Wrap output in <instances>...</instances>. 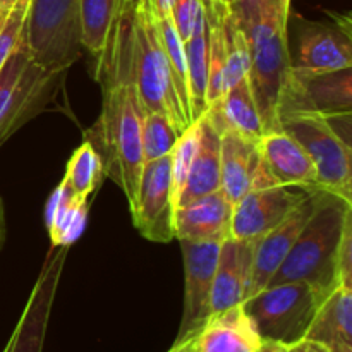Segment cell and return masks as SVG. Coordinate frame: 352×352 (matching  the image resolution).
Wrapping results in <instances>:
<instances>
[{"label":"cell","mask_w":352,"mask_h":352,"mask_svg":"<svg viewBox=\"0 0 352 352\" xmlns=\"http://www.w3.org/2000/svg\"><path fill=\"white\" fill-rule=\"evenodd\" d=\"M323 298L305 282L267 285L243 302L263 342L292 346L306 337Z\"/></svg>","instance_id":"obj_5"},{"label":"cell","mask_w":352,"mask_h":352,"mask_svg":"<svg viewBox=\"0 0 352 352\" xmlns=\"http://www.w3.org/2000/svg\"><path fill=\"white\" fill-rule=\"evenodd\" d=\"M223 30H226L227 47V88L239 79L250 76L251 58L248 50L246 38L232 12V7L223 16Z\"/></svg>","instance_id":"obj_27"},{"label":"cell","mask_w":352,"mask_h":352,"mask_svg":"<svg viewBox=\"0 0 352 352\" xmlns=\"http://www.w3.org/2000/svg\"><path fill=\"white\" fill-rule=\"evenodd\" d=\"M69 248L71 246L52 244L26 302V308L3 352H43L52 306L57 296Z\"/></svg>","instance_id":"obj_10"},{"label":"cell","mask_w":352,"mask_h":352,"mask_svg":"<svg viewBox=\"0 0 352 352\" xmlns=\"http://www.w3.org/2000/svg\"><path fill=\"white\" fill-rule=\"evenodd\" d=\"M103 177V158L91 141H85L67 162L65 182L76 198L89 199Z\"/></svg>","instance_id":"obj_25"},{"label":"cell","mask_w":352,"mask_h":352,"mask_svg":"<svg viewBox=\"0 0 352 352\" xmlns=\"http://www.w3.org/2000/svg\"><path fill=\"white\" fill-rule=\"evenodd\" d=\"M278 127L309 155L318 188L352 201L351 144L336 133L327 117L313 110H289L278 113Z\"/></svg>","instance_id":"obj_7"},{"label":"cell","mask_w":352,"mask_h":352,"mask_svg":"<svg viewBox=\"0 0 352 352\" xmlns=\"http://www.w3.org/2000/svg\"><path fill=\"white\" fill-rule=\"evenodd\" d=\"M351 220L352 201L318 189L313 215L268 285L305 282L325 299L340 285L339 250Z\"/></svg>","instance_id":"obj_2"},{"label":"cell","mask_w":352,"mask_h":352,"mask_svg":"<svg viewBox=\"0 0 352 352\" xmlns=\"http://www.w3.org/2000/svg\"><path fill=\"white\" fill-rule=\"evenodd\" d=\"M292 0H239L232 12L250 50V81L265 133L278 129L277 110L291 74L289 16Z\"/></svg>","instance_id":"obj_1"},{"label":"cell","mask_w":352,"mask_h":352,"mask_svg":"<svg viewBox=\"0 0 352 352\" xmlns=\"http://www.w3.org/2000/svg\"><path fill=\"white\" fill-rule=\"evenodd\" d=\"M220 134L236 133L251 141H260L265 134L263 120L254 100L250 76L230 85L222 98L205 112Z\"/></svg>","instance_id":"obj_18"},{"label":"cell","mask_w":352,"mask_h":352,"mask_svg":"<svg viewBox=\"0 0 352 352\" xmlns=\"http://www.w3.org/2000/svg\"><path fill=\"white\" fill-rule=\"evenodd\" d=\"M181 134L182 133H179L168 116L162 112L143 110V116H141L143 160L151 162L165 157V155H170Z\"/></svg>","instance_id":"obj_26"},{"label":"cell","mask_w":352,"mask_h":352,"mask_svg":"<svg viewBox=\"0 0 352 352\" xmlns=\"http://www.w3.org/2000/svg\"><path fill=\"white\" fill-rule=\"evenodd\" d=\"M232 208L234 205L220 189L177 206L174 213L175 239L222 243L230 237Z\"/></svg>","instance_id":"obj_17"},{"label":"cell","mask_w":352,"mask_h":352,"mask_svg":"<svg viewBox=\"0 0 352 352\" xmlns=\"http://www.w3.org/2000/svg\"><path fill=\"white\" fill-rule=\"evenodd\" d=\"M260 352H289V347L277 342H263Z\"/></svg>","instance_id":"obj_34"},{"label":"cell","mask_w":352,"mask_h":352,"mask_svg":"<svg viewBox=\"0 0 352 352\" xmlns=\"http://www.w3.org/2000/svg\"><path fill=\"white\" fill-rule=\"evenodd\" d=\"M260 170L254 188L270 186H298L306 189H320L316 182V168L305 148L284 131L265 133L258 143Z\"/></svg>","instance_id":"obj_13"},{"label":"cell","mask_w":352,"mask_h":352,"mask_svg":"<svg viewBox=\"0 0 352 352\" xmlns=\"http://www.w3.org/2000/svg\"><path fill=\"white\" fill-rule=\"evenodd\" d=\"M305 339L330 352H352V287L339 285L323 299Z\"/></svg>","instance_id":"obj_20"},{"label":"cell","mask_w":352,"mask_h":352,"mask_svg":"<svg viewBox=\"0 0 352 352\" xmlns=\"http://www.w3.org/2000/svg\"><path fill=\"white\" fill-rule=\"evenodd\" d=\"M184 260V311L174 344L195 337L212 316V291L220 243L179 241Z\"/></svg>","instance_id":"obj_11"},{"label":"cell","mask_w":352,"mask_h":352,"mask_svg":"<svg viewBox=\"0 0 352 352\" xmlns=\"http://www.w3.org/2000/svg\"><path fill=\"white\" fill-rule=\"evenodd\" d=\"M332 23L309 21L294 14L289 28L294 30L291 69L306 74L332 72L352 67V31L349 14H332Z\"/></svg>","instance_id":"obj_8"},{"label":"cell","mask_w":352,"mask_h":352,"mask_svg":"<svg viewBox=\"0 0 352 352\" xmlns=\"http://www.w3.org/2000/svg\"><path fill=\"white\" fill-rule=\"evenodd\" d=\"M258 143L236 133L220 134V191L232 205L254 188L260 170Z\"/></svg>","instance_id":"obj_19"},{"label":"cell","mask_w":352,"mask_h":352,"mask_svg":"<svg viewBox=\"0 0 352 352\" xmlns=\"http://www.w3.org/2000/svg\"><path fill=\"white\" fill-rule=\"evenodd\" d=\"M168 352H191V351H189L188 342H182V344H174V346L168 349Z\"/></svg>","instance_id":"obj_35"},{"label":"cell","mask_w":352,"mask_h":352,"mask_svg":"<svg viewBox=\"0 0 352 352\" xmlns=\"http://www.w3.org/2000/svg\"><path fill=\"white\" fill-rule=\"evenodd\" d=\"M199 140V120L189 124L182 134L179 136L174 150L170 153V177H172V196L177 206L179 196L184 189L186 181H188L189 168H191L192 158H195L196 148H198Z\"/></svg>","instance_id":"obj_28"},{"label":"cell","mask_w":352,"mask_h":352,"mask_svg":"<svg viewBox=\"0 0 352 352\" xmlns=\"http://www.w3.org/2000/svg\"><path fill=\"white\" fill-rule=\"evenodd\" d=\"M339 278L340 285L352 287V220L344 230L339 250Z\"/></svg>","instance_id":"obj_30"},{"label":"cell","mask_w":352,"mask_h":352,"mask_svg":"<svg viewBox=\"0 0 352 352\" xmlns=\"http://www.w3.org/2000/svg\"><path fill=\"white\" fill-rule=\"evenodd\" d=\"M81 0H30L24 41L36 64L67 71L81 57Z\"/></svg>","instance_id":"obj_6"},{"label":"cell","mask_w":352,"mask_h":352,"mask_svg":"<svg viewBox=\"0 0 352 352\" xmlns=\"http://www.w3.org/2000/svg\"><path fill=\"white\" fill-rule=\"evenodd\" d=\"M89 199L76 198L62 181L48 198L45 223L55 246H71L82 234L88 220Z\"/></svg>","instance_id":"obj_22"},{"label":"cell","mask_w":352,"mask_h":352,"mask_svg":"<svg viewBox=\"0 0 352 352\" xmlns=\"http://www.w3.org/2000/svg\"><path fill=\"white\" fill-rule=\"evenodd\" d=\"M289 352H330V351L327 349L325 346H322V344L315 342V340L302 339L299 340V342L289 346Z\"/></svg>","instance_id":"obj_31"},{"label":"cell","mask_w":352,"mask_h":352,"mask_svg":"<svg viewBox=\"0 0 352 352\" xmlns=\"http://www.w3.org/2000/svg\"><path fill=\"white\" fill-rule=\"evenodd\" d=\"M316 195H318V189H315L284 222L278 223L274 230H270L260 241H256L253 275H251L248 298H251L256 292H260L261 289L267 287L270 278L274 277V274L282 265V261L287 258L289 251L294 246L302 227L306 226L309 217L313 215V210L316 206Z\"/></svg>","instance_id":"obj_15"},{"label":"cell","mask_w":352,"mask_h":352,"mask_svg":"<svg viewBox=\"0 0 352 352\" xmlns=\"http://www.w3.org/2000/svg\"><path fill=\"white\" fill-rule=\"evenodd\" d=\"M186 64H188L189 107L192 122L208 110L206 88H208V36L206 19L199 21L189 40L184 43Z\"/></svg>","instance_id":"obj_23"},{"label":"cell","mask_w":352,"mask_h":352,"mask_svg":"<svg viewBox=\"0 0 352 352\" xmlns=\"http://www.w3.org/2000/svg\"><path fill=\"white\" fill-rule=\"evenodd\" d=\"M313 191L315 189L298 186L251 189L239 201L234 203L230 237L256 243L284 222Z\"/></svg>","instance_id":"obj_12"},{"label":"cell","mask_w":352,"mask_h":352,"mask_svg":"<svg viewBox=\"0 0 352 352\" xmlns=\"http://www.w3.org/2000/svg\"><path fill=\"white\" fill-rule=\"evenodd\" d=\"M133 60L134 81L143 110L165 113L170 117L179 133H182L191 122L175 93L167 54L150 0H134Z\"/></svg>","instance_id":"obj_3"},{"label":"cell","mask_w":352,"mask_h":352,"mask_svg":"<svg viewBox=\"0 0 352 352\" xmlns=\"http://www.w3.org/2000/svg\"><path fill=\"white\" fill-rule=\"evenodd\" d=\"M28 7H30V0H16L6 17L0 21V69L3 67L17 43L23 40Z\"/></svg>","instance_id":"obj_29"},{"label":"cell","mask_w":352,"mask_h":352,"mask_svg":"<svg viewBox=\"0 0 352 352\" xmlns=\"http://www.w3.org/2000/svg\"><path fill=\"white\" fill-rule=\"evenodd\" d=\"M199 140L189 168L188 181L179 196L177 206L220 189V133L208 117H199ZM175 206V208H177Z\"/></svg>","instance_id":"obj_21"},{"label":"cell","mask_w":352,"mask_h":352,"mask_svg":"<svg viewBox=\"0 0 352 352\" xmlns=\"http://www.w3.org/2000/svg\"><path fill=\"white\" fill-rule=\"evenodd\" d=\"M174 213L170 155L144 162L136 201L131 208L134 227L151 243H170L175 239Z\"/></svg>","instance_id":"obj_9"},{"label":"cell","mask_w":352,"mask_h":352,"mask_svg":"<svg viewBox=\"0 0 352 352\" xmlns=\"http://www.w3.org/2000/svg\"><path fill=\"white\" fill-rule=\"evenodd\" d=\"M191 352H260V333L243 305L213 313L195 337L186 340Z\"/></svg>","instance_id":"obj_16"},{"label":"cell","mask_w":352,"mask_h":352,"mask_svg":"<svg viewBox=\"0 0 352 352\" xmlns=\"http://www.w3.org/2000/svg\"><path fill=\"white\" fill-rule=\"evenodd\" d=\"M9 9H10V7H0V21H2L3 17H6V14L9 12Z\"/></svg>","instance_id":"obj_37"},{"label":"cell","mask_w":352,"mask_h":352,"mask_svg":"<svg viewBox=\"0 0 352 352\" xmlns=\"http://www.w3.org/2000/svg\"><path fill=\"white\" fill-rule=\"evenodd\" d=\"M7 239V219H6V206H3L2 198H0V251Z\"/></svg>","instance_id":"obj_33"},{"label":"cell","mask_w":352,"mask_h":352,"mask_svg":"<svg viewBox=\"0 0 352 352\" xmlns=\"http://www.w3.org/2000/svg\"><path fill=\"white\" fill-rule=\"evenodd\" d=\"M253 241L227 237L220 243L212 291V315L243 305L248 299L254 261Z\"/></svg>","instance_id":"obj_14"},{"label":"cell","mask_w":352,"mask_h":352,"mask_svg":"<svg viewBox=\"0 0 352 352\" xmlns=\"http://www.w3.org/2000/svg\"><path fill=\"white\" fill-rule=\"evenodd\" d=\"M119 0H81L79 24L81 45L98 60L105 50Z\"/></svg>","instance_id":"obj_24"},{"label":"cell","mask_w":352,"mask_h":352,"mask_svg":"<svg viewBox=\"0 0 352 352\" xmlns=\"http://www.w3.org/2000/svg\"><path fill=\"white\" fill-rule=\"evenodd\" d=\"M150 6L153 10L162 14H172V9L175 6V0H150Z\"/></svg>","instance_id":"obj_32"},{"label":"cell","mask_w":352,"mask_h":352,"mask_svg":"<svg viewBox=\"0 0 352 352\" xmlns=\"http://www.w3.org/2000/svg\"><path fill=\"white\" fill-rule=\"evenodd\" d=\"M64 76L36 64L23 36L0 69V146L54 103Z\"/></svg>","instance_id":"obj_4"},{"label":"cell","mask_w":352,"mask_h":352,"mask_svg":"<svg viewBox=\"0 0 352 352\" xmlns=\"http://www.w3.org/2000/svg\"><path fill=\"white\" fill-rule=\"evenodd\" d=\"M213 3H220V6H232L234 0H210Z\"/></svg>","instance_id":"obj_36"}]
</instances>
